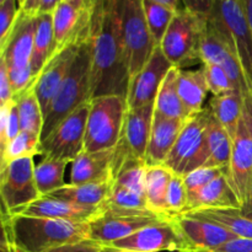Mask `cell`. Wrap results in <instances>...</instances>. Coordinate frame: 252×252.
Instances as JSON below:
<instances>
[{
    "instance_id": "cell-1",
    "label": "cell",
    "mask_w": 252,
    "mask_h": 252,
    "mask_svg": "<svg viewBox=\"0 0 252 252\" xmlns=\"http://www.w3.org/2000/svg\"><path fill=\"white\" fill-rule=\"evenodd\" d=\"M90 97L127 98L129 71L126 59L118 0H96L90 30Z\"/></svg>"
},
{
    "instance_id": "cell-2",
    "label": "cell",
    "mask_w": 252,
    "mask_h": 252,
    "mask_svg": "<svg viewBox=\"0 0 252 252\" xmlns=\"http://www.w3.org/2000/svg\"><path fill=\"white\" fill-rule=\"evenodd\" d=\"M1 223L17 252H46L90 239V223L10 214L6 211H2Z\"/></svg>"
},
{
    "instance_id": "cell-3",
    "label": "cell",
    "mask_w": 252,
    "mask_h": 252,
    "mask_svg": "<svg viewBox=\"0 0 252 252\" xmlns=\"http://www.w3.org/2000/svg\"><path fill=\"white\" fill-rule=\"evenodd\" d=\"M91 47L90 37L79 48L73 65L57 91L56 96L44 115V126L41 139H44L64 118L81 105L91 100Z\"/></svg>"
},
{
    "instance_id": "cell-4",
    "label": "cell",
    "mask_w": 252,
    "mask_h": 252,
    "mask_svg": "<svg viewBox=\"0 0 252 252\" xmlns=\"http://www.w3.org/2000/svg\"><path fill=\"white\" fill-rule=\"evenodd\" d=\"M126 112L127 100L122 96L91 98L84 150L95 153L116 147L122 139Z\"/></svg>"
},
{
    "instance_id": "cell-5",
    "label": "cell",
    "mask_w": 252,
    "mask_h": 252,
    "mask_svg": "<svg viewBox=\"0 0 252 252\" xmlns=\"http://www.w3.org/2000/svg\"><path fill=\"white\" fill-rule=\"evenodd\" d=\"M212 24L233 47L252 95V29L240 0H214Z\"/></svg>"
},
{
    "instance_id": "cell-6",
    "label": "cell",
    "mask_w": 252,
    "mask_h": 252,
    "mask_svg": "<svg viewBox=\"0 0 252 252\" xmlns=\"http://www.w3.org/2000/svg\"><path fill=\"white\" fill-rule=\"evenodd\" d=\"M123 44L129 79L148 63L157 46L145 19L143 0H118ZM130 81V80H129Z\"/></svg>"
},
{
    "instance_id": "cell-7",
    "label": "cell",
    "mask_w": 252,
    "mask_h": 252,
    "mask_svg": "<svg viewBox=\"0 0 252 252\" xmlns=\"http://www.w3.org/2000/svg\"><path fill=\"white\" fill-rule=\"evenodd\" d=\"M209 116L211 110L204 107V110L194 113L186 121L184 129L164 162L172 172L185 176L206 165L211 155L207 142Z\"/></svg>"
},
{
    "instance_id": "cell-8",
    "label": "cell",
    "mask_w": 252,
    "mask_h": 252,
    "mask_svg": "<svg viewBox=\"0 0 252 252\" xmlns=\"http://www.w3.org/2000/svg\"><path fill=\"white\" fill-rule=\"evenodd\" d=\"M203 21L204 17L186 9L176 12L159 46L172 65L185 69L199 61L198 43Z\"/></svg>"
},
{
    "instance_id": "cell-9",
    "label": "cell",
    "mask_w": 252,
    "mask_h": 252,
    "mask_svg": "<svg viewBox=\"0 0 252 252\" xmlns=\"http://www.w3.org/2000/svg\"><path fill=\"white\" fill-rule=\"evenodd\" d=\"M226 177L239 203L243 207L252 185V95L245 96L243 113L233 138L231 160Z\"/></svg>"
},
{
    "instance_id": "cell-10",
    "label": "cell",
    "mask_w": 252,
    "mask_h": 252,
    "mask_svg": "<svg viewBox=\"0 0 252 252\" xmlns=\"http://www.w3.org/2000/svg\"><path fill=\"white\" fill-rule=\"evenodd\" d=\"M90 101L64 118L41 142L42 157L73 161L84 150Z\"/></svg>"
},
{
    "instance_id": "cell-11",
    "label": "cell",
    "mask_w": 252,
    "mask_h": 252,
    "mask_svg": "<svg viewBox=\"0 0 252 252\" xmlns=\"http://www.w3.org/2000/svg\"><path fill=\"white\" fill-rule=\"evenodd\" d=\"M2 211L12 212L41 198L34 177L33 158L14 160L0 167Z\"/></svg>"
},
{
    "instance_id": "cell-12",
    "label": "cell",
    "mask_w": 252,
    "mask_h": 252,
    "mask_svg": "<svg viewBox=\"0 0 252 252\" xmlns=\"http://www.w3.org/2000/svg\"><path fill=\"white\" fill-rule=\"evenodd\" d=\"M93 10L94 7H79L64 0L57 6L52 14L54 29V48L52 56L88 41L90 37Z\"/></svg>"
},
{
    "instance_id": "cell-13",
    "label": "cell",
    "mask_w": 252,
    "mask_h": 252,
    "mask_svg": "<svg viewBox=\"0 0 252 252\" xmlns=\"http://www.w3.org/2000/svg\"><path fill=\"white\" fill-rule=\"evenodd\" d=\"M169 220L158 214H127L113 211H103L90 221V240L101 245H111L115 241L125 239L138 230L153 224Z\"/></svg>"
},
{
    "instance_id": "cell-14",
    "label": "cell",
    "mask_w": 252,
    "mask_h": 252,
    "mask_svg": "<svg viewBox=\"0 0 252 252\" xmlns=\"http://www.w3.org/2000/svg\"><path fill=\"white\" fill-rule=\"evenodd\" d=\"M106 246L134 252H182L187 249L172 220L153 224Z\"/></svg>"
},
{
    "instance_id": "cell-15",
    "label": "cell",
    "mask_w": 252,
    "mask_h": 252,
    "mask_svg": "<svg viewBox=\"0 0 252 252\" xmlns=\"http://www.w3.org/2000/svg\"><path fill=\"white\" fill-rule=\"evenodd\" d=\"M172 65L157 47L144 68L130 79L127 93V108H138L155 102L158 91Z\"/></svg>"
},
{
    "instance_id": "cell-16",
    "label": "cell",
    "mask_w": 252,
    "mask_h": 252,
    "mask_svg": "<svg viewBox=\"0 0 252 252\" xmlns=\"http://www.w3.org/2000/svg\"><path fill=\"white\" fill-rule=\"evenodd\" d=\"M171 220L186 243V250L211 251L238 238L219 224L189 213L175 217Z\"/></svg>"
},
{
    "instance_id": "cell-17",
    "label": "cell",
    "mask_w": 252,
    "mask_h": 252,
    "mask_svg": "<svg viewBox=\"0 0 252 252\" xmlns=\"http://www.w3.org/2000/svg\"><path fill=\"white\" fill-rule=\"evenodd\" d=\"M36 29L37 16L20 11L6 42L0 48V58L4 59L7 68L24 69L31 64Z\"/></svg>"
},
{
    "instance_id": "cell-18",
    "label": "cell",
    "mask_w": 252,
    "mask_h": 252,
    "mask_svg": "<svg viewBox=\"0 0 252 252\" xmlns=\"http://www.w3.org/2000/svg\"><path fill=\"white\" fill-rule=\"evenodd\" d=\"M102 213V207H90L83 204L61 201L51 197H41L37 201L20 207L10 214H22L30 217L58 219V220L78 221V223H90Z\"/></svg>"
},
{
    "instance_id": "cell-19",
    "label": "cell",
    "mask_w": 252,
    "mask_h": 252,
    "mask_svg": "<svg viewBox=\"0 0 252 252\" xmlns=\"http://www.w3.org/2000/svg\"><path fill=\"white\" fill-rule=\"evenodd\" d=\"M80 46L81 44L71 46L62 51L61 53L52 56L39 73L38 78L34 83V90H36V95L38 97L44 115H46L49 103L52 102L57 91L61 88L62 83L68 75Z\"/></svg>"
},
{
    "instance_id": "cell-20",
    "label": "cell",
    "mask_w": 252,
    "mask_h": 252,
    "mask_svg": "<svg viewBox=\"0 0 252 252\" xmlns=\"http://www.w3.org/2000/svg\"><path fill=\"white\" fill-rule=\"evenodd\" d=\"M116 148L89 153L83 150L71 161L70 184L81 185L101 182L112 179V167L116 157Z\"/></svg>"
},
{
    "instance_id": "cell-21",
    "label": "cell",
    "mask_w": 252,
    "mask_h": 252,
    "mask_svg": "<svg viewBox=\"0 0 252 252\" xmlns=\"http://www.w3.org/2000/svg\"><path fill=\"white\" fill-rule=\"evenodd\" d=\"M228 170V169H226ZM241 206L231 189L226 171L197 191L189 192L186 213L204 209H240Z\"/></svg>"
},
{
    "instance_id": "cell-22",
    "label": "cell",
    "mask_w": 252,
    "mask_h": 252,
    "mask_svg": "<svg viewBox=\"0 0 252 252\" xmlns=\"http://www.w3.org/2000/svg\"><path fill=\"white\" fill-rule=\"evenodd\" d=\"M154 103H148L138 108H127L122 139L135 157L145 159L153 121Z\"/></svg>"
},
{
    "instance_id": "cell-23",
    "label": "cell",
    "mask_w": 252,
    "mask_h": 252,
    "mask_svg": "<svg viewBox=\"0 0 252 252\" xmlns=\"http://www.w3.org/2000/svg\"><path fill=\"white\" fill-rule=\"evenodd\" d=\"M189 120V118H187ZM187 120L164 118L154 113L152 132L147 148L145 160L149 165L164 164L167 155L174 148L180 133L184 129Z\"/></svg>"
},
{
    "instance_id": "cell-24",
    "label": "cell",
    "mask_w": 252,
    "mask_h": 252,
    "mask_svg": "<svg viewBox=\"0 0 252 252\" xmlns=\"http://www.w3.org/2000/svg\"><path fill=\"white\" fill-rule=\"evenodd\" d=\"M179 94L185 107L189 115L204 110L207 94L209 93L204 66L198 69H182L179 70Z\"/></svg>"
},
{
    "instance_id": "cell-25",
    "label": "cell",
    "mask_w": 252,
    "mask_h": 252,
    "mask_svg": "<svg viewBox=\"0 0 252 252\" xmlns=\"http://www.w3.org/2000/svg\"><path fill=\"white\" fill-rule=\"evenodd\" d=\"M112 187L113 180L89 182V184L81 185L68 184L46 197L71 202V203L83 204V206L101 207L110 197Z\"/></svg>"
},
{
    "instance_id": "cell-26",
    "label": "cell",
    "mask_w": 252,
    "mask_h": 252,
    "mask_svg": "<svg viewBox=\"0 0 252 252\" xmlns=\"http://www.w3.org/2000/svg\"><path fill=\"white\" fill-rule=\"evenodd\" d=\"M179 70L177 66H171L158 91L154 103V113L164 118L187 120L191 117L185 107L179 94Z\"/></svg>"
},
{
    "instance_id": "cell-27",
    "label": "cell",
    "mask_w": 252,
    "mask_h": 252,
    "mask_svg": "<svg viewBox=\"0 0 252 252\" xmlns=\"http://www.w3.org/2000/svg\"><path fill=\"white\" fill-rule=\"evenodd\" d=\"M174 172L164 164L149 165L145 174V199L148 208L158 216L170 219L166 212V194Z\"/></svg>"
},
{
    "instance_id": "cell-28",
    "label": "cell",
    "mask_w": 252,
    "mask_h": 252,
    "mask_svg": "<svg viewBox=\"0 0 252 252\" xmlns=\"http://www.w3.org/2000/svg\"><path fill=\"white\" fill-rule=\"evenodd\" d=\"M244 101H245V96L240 91L231 90L221 95L213 96L208 102L212 115L228 132L231 139L235 137L236 130H238L241 113H243Z\"/></svg>"
},
{
    "instance_id": "cell-29",
    "label": "cell",
    "mask_w": 252,
    "mask_h": 252,
    "mask_svg": "<svg viewBox=\"0 0 252 252\" xmlns=\"http://www.w3.org/2000/svg\"><path fill=\"white\" fill-rule=\"evenodd\" d=\"M207 142L211 155L203 167L228 169L233 152V139L213 115L209 117L207 126Z\"/></svg>"
},
{
    "instance_id": "cell-30",
    "label": "cell",
    "mask_w": 252,
    "mask_h": 252,
    "mask_svg": "<svg viewBox=\"0 0 252 252\" xmlns=\"http://www.w3.org/2000/svg\"><path fill=\"white\" fill-rule=\"evenodd\" d=\"M54 48L53 15L39 14L37 16V29L34 34L33 52L31 57V68L33 75L38 78L39 73L48 59L51 58Z\"/></svg>"
},
{
    "instance_id": "cell-31",
    "label": "cell",
    "mask_w": 252,
    "mask_h": 252,
    "mask_svg": "<svg viewBox=\"0 0 252 252\" xmlns=\"http://www.w3.org/2000/svg\"><path fill=\"white\" fill-rule=\"evenodd\" d=\"M34 83L29 89H26L24 93L15 97V103H16L17 111H19L21 130L42 137V130H43L44 126V113L36 95Z\"/></svg>"
},
{
    "instance_id": "cell-32",
    "label": "cell",
    "mask_w": 252,
    "mask_h": 252,
    "mask_svg": "<svg viewBox=\"0 0 252 252\" xmlns=\"http://www.w3.org/2000/svg\"><path fill=\"white\" fill-rule=\"evenodd\" d=\"M189 214L214 221L238 238L252 239V219L244 217L240 209H204Z\"/></svg>"
},
{
    "instance_id": "cell-33",
    "label": "cell",
    "mask_w": 252,
    "mask_h": 252,
    "mask_svg": "<svg viewBox=\"0 0 252 252\" xmlns=\"http://www.w3.org/2000/svg\"><path fill=\"white\" fill-rule=\"evenodd\" d=\"M69 162L68 160L43 157L38 164L34 165V177L42 197L65 186L64 174Z\"/></svg>"
},
{
    "instance_id": "cell-34",
    "label": "cell",
    "mask_w": 252,
    "mask_h": 252,
    "mask_svg": "<svg viewBox=\"0 0 252 252\" xmlns=\"http://www.w3.org/2000/svg\"><path fill=\"white\" fill-rule=\"evenodd\" d=\"M101 207H102L103 211H113L127 214L154 213L148 208L145 196L115 184H113L110 197Z\"/></svg>"
},
{
    "instance_id": "cell-35",
    "label": "cell",
    "mask_w": 252,
    "mask_h": 252,
    "mask_svg": "<svg viewBox=\"0 0 252 252\" xmlns=\"http://www.w3.org/2000/svg\"><path fill=\"white\" fill-rule=\"evenodd\" d=\"M41 137L32 134L30 132L21 130L19 135L11 142L7 143L6 147L1 149V162L0 167L5 166L14 160L25 159V158H34L42 155Z\"/></svg>"
},
{
    "instance_id": "cell-36",
    "label": "cell",
    "mask_w": 252,
    "mask_h": 252,
    "mask_svg": "<svg viewBox=\"0 0 252 252\" xmlns=\"http://www.w3.org/2000/svg\"><path fill=\"white\" fill-rule=\"evenodd\" d=\"M143 9H144L145 19H147L150 33H152L157 46H160L172 19L179 11H175L171 7L165 6L154 0H143Z\"/></svg>"
},
{
    "instance_id": "cell-37",
    "label": "cell",
    "mask_w": 252,
    "mask_h": 252,
    "mask_svg": "<svg viewBox=\"0 0 252 252\" xmlns=\"http://www.w3.org/2000/svg\"><path fill=\"white\" fill-rule=\"evenodd\" d=\"M189 204V191L182 175H172L166 194V212L170 219L185 214Z\"/></svg>"
},
{
    "instance_id": "cell-38",
    "label": "cell",
    "mask_w": 252,
    "mask_h": 252,
    "mask_svg": "<svg viewBox=\"0 0 252 252\" xmlns=\"http://www.w3.org/2000/svg\"><path fill=\"white\" fill-rule=\"evenodd\" d=\"M21 133L19 111L15 100L0 106V147L4 149L7 143Z\"/></svg>"
},
{
    "instance_id": "cell-39",
    "label": "cell",
    "mask_w": 252,
    "mask_h": 252,
    "mask_svg": "<svg viewBox=\"0 0 252 252\" xmlns=\"http://www.w3.org/2000/svg\"><path fill=\"white\" fill-rule=\"evenodd\" d=\"M202 65L204 66V70H206L207 83H208L209 93H212V95H221V94L235 90L223 66L219 64L211 63L202 64Z\"/></svg>"
},
{
    "instance_id": "cell-40",
    "label": "cell",
    "mask_w": 252,
    "mask_h": 252,
    "mask_svg": "<svg viewBox=\"0 0 252 252\" xmlns=\"http://www.w3.org/2000/svg\"><path fill=\"white\" fill-rule=\"evenodd\" d=\"M20 12L19 0L0 1V48L5 44Z\"/></svg>"
},
{
    "instance_id": "cell-41",
    "label": "cell",
    "mask_w": 252,
    "mask_h": 252,
    "mask_svg": "<svg viewBox=\"0 0 252 252\" xmlns=\"http://www.w3.org/2000/svg\"><path fill=\"white\" fill-rule=\"evenodd\" d=\"M226 171V169H216V167H199V169L193 170L185 175V185L187 187V191L193 192L197 189H202L209 182L216 180L217 177L220 176L221 174Z\"/></svg>"
},
{
    "instance_id": "cell-42",
    "label": "cell",
    "mask_w": 252,
    "mask_h": 252,
    "mask_svg": "<svg viewBox=\"0 0 252 252\" xmlns=\"http://www.w3.org/2000/svg\"><path fill=\"white\" fill-rule=\"evenodd\" d=\"M15 100V94L10 83L7 65L4 59L0 58V106Z\"/></svg>"
},
{
    "instance_id": "cell-43",
    "label": "cell",
    "mask_w": 252,
    "mask_h": 252,
    "mask_svg": "<svg viewBox=\"0 0 252 252\" xmlns=\"http://www.w3.org/2000/svg\"><path fill=\"white\" fill-rule=\"evenodd\" d=\"M101 248H102L101 244L88 239V240L79 241V243L65 244V245L51 249L46 252H100Z\"/></svg>"
},
{
    "instance_id": "cell-44",
    "label": "cell",
    "mask_w": 252,
    "mask_h": 252,
    "mask_svg": "<svg viewBox=\"0 0 252 252\" xmlns=\"http://www.w3.org/2000/svg\"><path fill=\"white\" fill-rule=\"evenodd\" d=\"M208 252H252V239L236 238Z\"/></svg>"
},
{
    "instance_id": "cell-45",
    "label": "cell",
    "mask_w": 252,
    "mask_h": 252,
    "mask_svg": "<svg viewBox=\"0 0 252 252\" xmlns=\"http://www.w3.org/2000/svg\"><path fill=\"white\" fill-rule=\"evenodd\" d=\"M186 10L198 16L207 17L212 11L214 0H182Z\"/></svg>"
},
{
    "instance_id": "cell-46",
    "label": "cell",
    "mask_w": 252,
    "mask_h": 252,
    "mask_svg": "<svg viewBox=\"0 0 252 252\" xmlns=\"http://www.w3.org/2000/svg\"><path fill=\"white\" fill-rule=\"evenodd\" d=\"M41 2L42 0H25L24 4L20 6V11L30 16H38Z\"/></svg>"
},
{
    "instance_id": "cell-47",
    "label": "cell",
    "mask_w": 252,
    "mask_h": 252,
    "mask_svg": "<svg viewBox=\"0 0 252 252\" xmlns=\"http://www.w3.org/2000/svg\"><path fill=\"white\" fill-rule=\"evenodd\" d=\"M63 0H42L41 7H39V14H53Z\"/></svg>"
},
{
    "instance_id": "cell-48",
    "label": "cell",
    "mask_w": 252,
    "mask_h": 252,
    "mask_svg": "<svg viewBox=\"0 0 252 252\" xmlns=\"http://www.w3.org/2000/svg\"><path fill=\"white\" fill-rule=\"evenodd\" d=\"M154 1L160 2V4L165 5V6L171 7L175 11H181V10L186 9L182 0H154Z\"/></svg>"
},
{
    "instance_id": "cell-49",
    "label": "cell",
    "mask_w": 252,
    "mask_h": 252,
    "mask_svg": "<svg viewBox=\"0 0 252 252\" xmlns=\"http://www.w3.org/2000/svg\"><path fill=\"white\" fill-rule=\"evenodd\" d=\"M240 212L244 217L252 219V185H251L250 192H249L248 199H246L245 204L240 208Z\"/></svg>"
},
{
    "instance_id": "cell-50",
    "label": "cell",
    "mask_w": 252,
    "mask_h": 252,
    "mask_svg": "<svg viewBox=\"0 0 252 252\" xmlns=\"http://www.w3.org/2000/svg\"><path fill=\"white\" fill-rule=\"evenodd\" d=\"M240 1L244 7V11L246 14V17L249 20V24H250L252 29V0H240Z\"/></svg>"
},
{
    "instance_id": "cell-51",
    "label": "cell",
    "mask_w": 252,
    "mask_h": 252,
    "mask_svg": "<svg viewBox=\"0 0 252 252\" xmlns=\"http://www.w3.org/2000/svg\"><path fill=\"white\" fill-rule=\"evenodd\" d=\"M64 1H68L79 7H90V9L94 7V4L91 0H64Z\"/></svg>"
},
{
    "instance_id": "cell-52",
    "label": "cell",
    "mask_w": 252,
    "mask_h": 252,
    "mask_svg": "<svg viewBox=\"0 0 252 252\" xmlns=\"http://www.w3.org/2000/svg\"><path fill=\"white\" fill-rule=\"evenodd\" d=\"M100 252H134V251H128V250H121V249L112 248V246H105L102 245Z\"/></svg>"
},
{
    "instance_id": "cell-53",
    "label": "cell",
    "mask_w": 252,
    "mask_h": 252,
    "mask_svg": "<svg viewBox=\"0 0 252 252\" xmlns=\"http://www.w3.org/2000/svg\"><path fill=\"white\" fill-rule=\"evenodd\" d=\"M184 252H208V251H203V250H186Z\"/></svg>"
},
{
    "instance_id": "cell-54",
    "label": "cell",
    "mask_w": 252,
    "mask_h": 252,
    "mask_svg": "<svg viewBox=\"0 0 252 252\" xmlns=\"http://www.w3.org/2000/svg\"><path fill=\"white\" fill-rule=\"evenodd\" d=\"M24 1H25V0H19V4H20V6H21V5L24 4Z\"/></svg>"
},
{
    "instance_id": "cell-55",
    "label": "cell",
    "mask_w": 252,
    "mask_h": 252,
    "mask_svg": "<svg viewBox=\"0 0 252 252\" xmlns=\"http://www.w3.org/2000/svg\"><path fill=\"white\" fill-rule=\"evenodd\" d=\"M0 1H2V0H0Z\"/></svg>"
}]
</instances>
